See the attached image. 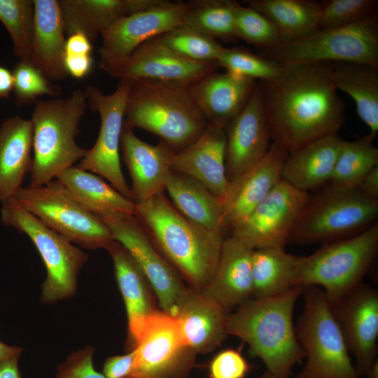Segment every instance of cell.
Segmentation results:
<instances>
[{"mask_svg": "<svg viewBox=\"0 0 378 378\" xmlns=\"http://www.w3.org/2000/svg\"><path fill=\"white\" fill-rule=\"evenodd\" d=\"M258 84L272 139L288 153L343 125L345 105L331 63L284 66L276 78Z\"/></svg>", "mask_w": 378, "mask_h": 378, "instance_id": "obj_1", "label": "cell"}, {"mask_svg": "<svg viewBox=\"0 0 378 378\" xmlns=\"http://www.w3.org/2000/svg\"><path fill=\"white\" fill-rule=\"evenodd\" d=\"M135 217L188 286L204 290L216 269L224 234L189 220L164 192L136 204Z\"/></svg>", "mask_w": 378, "mask_h": 378, "instance_id": "obj_2", "label": "cell"}, {"mask_svg": "<svg viewBox=\"0 0 378 378\" xmlns=\"http://www.w3.org/2000/svg\"><path fill=\"white\" fill-rule=\"evenodd\" d=\"M303 290L295 286L275 296L252 298L228 316L227 335L245 342L250 354L259 358L276 378H289L293 368L305 358L293 317Z\"/></svg>", "mask_w": 378, "mask_h": 378, "instance_id": "obj_3", "label": "cell"}, {"mask_svg": "<svg viewBox=\"0 0 378 378\" xmlns=\"http://www.w3.org/2000/svg\"><path fill=\"white\" fill-rule=\"evenodd\" d=\"M207 123L187 86L151 80H131L124 127L154 134L178 152L197 139Z\"/></svg>", "mask_w": 378, "mask_h": 378, "instance_id": "obj_4", "label": "cell"}, {"mask_svg": "<svg viewBox=\"0 0 378 378\" xmlns=\"http://www.w3.org/2000/svg\"><path fill=\"white\" fill-rule=\"evenodd\" d=\"M86 109V97L80 89L65 98L40 99L34 104L30 119L33 127L30 186L48 183L84 157L88 149L80 147L76 139Z\"/></svg>", "mask_w": 378, "mask_h": 378, "instance_id": "obj_5", "label": "cell"}, {"mask_svg": "<svg viewBox=\"0 0 378 378\" xmlns=\"http://www.w3.org/2000/svg\"><path fill=\"white\" fill-rule=\"evenodd\" d=\"M377 249V224L351 237L326 242L312 254L300 256L294 286H321L332 304L362 284Z\"/></svg>", "mask_w": 378, "mask_h": 378, "instance_id": "obj_6", "label": "cell"}, {"mask_svg": "<svg viewBox=\"0 0 378 378\" xmlns=\"http://www.w3.org/2000/svg\"><path fill=\"white\" fill-rule=\"evenodd\" d=\"M304 309L295 327L306 363L295 378H360L325 293L304 288Z\"/></svg>", "mask_w": 378, "mask_h": 378, "instance_id": "obj_7", "label": "cell"}, {"mask_svg": "<svg viewBox=\"0 0 378 378\" xmlns=\"http://www.w3.org/2000/svg\"><path fill=\"white\" fill-rule=\"evenodd\" d=\"M282 66L355 62L378 66L377 14L356 23L320 29L302 38L259 51Z\"/></svg>", "mask_w": 378, "mask_h": 378, "instance_id": "obj_8", "label": "cell"}, {"mask_svg": "<svg viewBox=\"0 0 378 378\" xmlns=\"http://www.w3.org/2000/svg\"><path fill=\"white\" fill-rule=\"evenodd\" d=\"M377 215L378 200L358 188L344 190L328 185L309 199L288 243L304 245L349 237L370 227Z\"/></svg>", "mask_w": 378, "mask_h": 378, "instance_id": "obj_9", "label": "cell"}, {"mask_svg": "<svg viewBox=\"0 0 378 378\" xmlns=\"http://www.w3.org/2000/svg\"><path fill=\"white\" fill-rule=\"evenodd\" d=\"M1 203L2 223L25 234L45 265L47 275L41 286V301L54 303L74 295L78 275L87 261L88 255L44 225L13 198Z\"/></svg>", "mask_w": 378, "mask_h": 378, "instance_id": "obj_10", "label": "cell"}, {"mask_svg": "<svg viewBox=\"0 0 378 378\" xmlns=\"http://www.w3.org/2000/svg\"><path fill=\"white\" fill-rule=\"evenodd\" d=\"M12 198L47 227L84 248L106 249L115 240L102 220L83 208L55 178L41 186L21 187Z\"/></svg>", "mask_w": 378, "mask_h": 378, "instance_id": "obj_11", "label": "cell"}, {"mask_svg": "<svg viewBox=\"0 0 378 378\" xmlns=\"http://www.w3.org/2000/svg\"><path fill=\"white\" fill-rule=\"evenodd\" d=\"M130 346L134 365L127 378H187L195 366L177 319L162 310L148 316Z\"/></svg>", "mask_w": 378, "mask_h": 378, "instance_id": "obj_12", "label": "cell"}, {"mask_svg": "<svg viewBox=\"0 0 378 378\" xmlns=\"http://www.w3.org/2000/svg\"><path fill=\"white\" fill-rule=\"evenodd\" d=\"M131 80H120L115 90L104 94L95 85H88L84 92L92 111L100 116V130L94 146L88 149L77 165L106 179L116 190L132 200L130 188L122 172L120 159V136L125 108Z\"/></svg>", "mask_w": 378, "mask_h": 378, "instance_id": "obj_13", "label": "cell"}, {"mask_svg": "<svg viewBox=\"0 0 378 378\" xmlns=\"http://www.w3.org/2000/svg\"><path fill=\"white\" fill-rule=\"evenodd\" d=\"M311 196L281 179L244 218L230 228L253 250L285 247L289 236Z\"/></svg>", "mask_w": 378, "mask_h": 378, "instance_id": "obj_14", "label": "cell"}, {"mask_svg": "<svg viewBox=\"0 0 378 378\" xmlns=\"http://www.w3.org/2000/svg\"><path fill=\"white\" fill-rule=\"evenodd\" d=\"M130 253L148 281L160 310L174 316L188 286L155 247L134 216L102 220Z\"/></svg>", "mask_w": 378, "mask_h": 378, "instance_id": "obj_15", "label": "cell"}, {"mask_svg": "<svg viewBox=\"0 0 378 378\" xmlns=\"http://www.w3.org/2000/svg\"><path fill=\"white\" fill-rule=\"evenodd\" d=\"M188 8V2L162 0L118 20L101 35L99 67L104 71L119 64L145 41L183 24Z\"/></svg>", "mask_w": 378, "mask_h": 378, "instance_id": "obj_16", "label": "cell"}, {"mask_svg": "<svg viewBox=\"0 0 378 378\" xmlns=\"http://www.w3.org/2000/svg\"><path fill=\"white\" fill-rule=\"evenodd\" d=\"M217 68V64L196 62L179 55L156 36L140 45L125 61L104 71L120 80H151L188 87Z\"/></svg>", "mask_w": 378, "mask_h": 378, "instance_id": "obj_17", "label": "cell"}, {"mask_svg": "<svg viewBox=\"0 0 378 378\" xmlns=\"http://www.w3.org/2000/svg\"><path fill=\"white\" fill-rule=\"evenodd\" d=\"M360 375L366 377L377 359L378 292L363 283L344 298L329 304Z\"/></svg>", "mask_w": 378, "mask_h": 378, "instance_id": "obj_18", "label": "cell"}, {"mask_svg": "<svg viewBox=\"0 0 378 378\" xmlns=\"http://www.w3.org/2000/svg\"><path fill=\"white\" fill-rule=\"evenodd\" d=\"M225 132V169L230 183L259 162L270 146L271 133L259 84Z\"/></svg>", "mask_w": 378, "mask_h": 378, "instance_id": "obj_19", "label": "cell"}, {"mask_svg": "<svg viewBox=\"0 0 378 378\" xmlns=\"http://www.w3.org/2000/svg\"><path fill=\"white\" fill-rule=\"evenodd\" d=\"M288 155L282 146L273 141L259 162L230 183L220 200L223 233L250 214L281 179Z\"/></svg>", "mask_w": 378, "mask_h": 378, "instance_id": "obj_20", "label": "cell"}, {"mask_svg": "<svg viewBox=\"0 0 378 378\" xmlns=\"http://www.w3.org/2000/svg\"><path fill=\"white\" fill-rule=\"evenodd\" d=\"M120 148L131 177L130 191L136 204L164 192L175 150L162 139L156 145L148 144L124 126Z\"/></svg>", "mask_w": 378, "mask_h": 378, "instance_id": "obj_21", "label": "cell"}, {"mask_svg": "<svg viewBox=\"0 0 378 378\" xmlns=\"http://www.w3.org/2000/svg\"><path fill=\"white\" fill-rule=\"evenodd\" d=\"M226 132L214 124L172 160V171L192 177L221 200L229 186L225 169Z\"/></svg>", "mask_w": 378, "mask_h": 378, "instance_id": "obj_22", "label": "cell"}, {"mask_svg": "<svg viewBox=\"0 0 378 378\" xmlns=\"http://www.w3.org/2000/svg\"><path fill=\"white\" fill-rule=\"evenodd\" d=\"M256 85L253 79L214 71L188 88L206 122L225 130L246 106Z\"/></svg>", "mask_w": 378, "mask_h": 378, "instance_id": "obj_23", "label": "cell"}, {"mask_svg": "<svg viewBox=\"0 0 378 378\" xmlns=\"http://www.w3.org/2000/svg\"><path fill=\"white\" fill-rule=\"evenodd\" d=\"M229 314L227 309L188 286L174 316L186 344L197 355L212 351L221 344L227 335Z\"/></svg>", "mask_w": 378, "mask_h": 378, "instance_id": "obj_24", "label": "cell"}, {"mask_svg": "<svg viewBox=\"0 0 378 378\" xmlns=\"http://www.w3.org/2000/svg\"><path fill=\"white\" fill-rule=\"evenodd\" d=\"M253 250L236 237L225 238L215 272L205 295L229 309L253 298L251 260Z\"/></svg>", "mask_w": 378, "mask_h": 378, "instance_id": "obj_25", "label": "cell"}, {"mask_svg": "<svg viewBox=\"0 0 378 378\" xmlns=\"http://www.w3.org/2000/svg\"><path fill=\"white\" fill-rule=\"evenodd\" d=\"M162 0H59L65 34L85 35L92 43L118 20L154 7Z\"/></svg>", "mask_w": 378, "mask_h": 378, "instance_id": "obj_26", "label": "cell"}, {"mask_svg": "<svg viewBox=\"0 0 378 378\" xmlns=\"http://www.w3.org/2000/svg\"><path fill=\"white\" fill-rule=\"evenodd\" d=\"M34 31L30 63L51 81L69 76L64 66L65 31L57 0H34Z\"/></svg>", "mask_w": 378, "mask_h": 378, "instance_id": "obj_27", "label": "cell"}, {"mask_svg": "<svg viewBox=\"0 0 378 378\" xmlns=\"http://www.w3.org/2000/svg\"><path fill=\"white\" fill-rule=\"evenodd\" d=\"M55 179L83 208L102 220L136 214V204L97 174L74 165L57 174Z\"/></svg>", "mask_w": 378, "mask_h": 378, "instance_id": "obj_28", "label": "cell"}, {"mask_svg": "<svg viewBox=\"0 0 378 378\" xmlns=\"http://www.w3.org/2000/svg\"><path fill=\"white\" fill-rule=\"evenodd\" d=\"M106 250L112 258L115 280L125 303L131 344L148 316L158 310L153 290L138 264L120 243L114 240Z\"/></svg>", "mask_w": 378, "mask_h": 378, "instance_id": "obj_29", "label": "cell"}, {"mask_svg": "<svg viewBox=\"0 0 378 378\" xmlns=\"http://www.w3.org/2000/svg\"><path fill=\"white\" fill-rule=\"evenodd\" d=\"M33 127L20 115L5 119L0 125V201L12 198L30 173L33 161Z\"/></svg>", "mask_w": 378, "mask_h": 378, "instance_id": "obj_30", "label": "cell"}, {"mask_svg": "<svg viewBox=\"0 0 378 378\" xmlns=\"http://www.w3.org/2000/svg\"><path fill=\"white\" fill-rule=\"evenodd\" d=\"M342 141L337 133L332 134L288 153L281 178L306 192L330 181Z\"/></svg>", "mask_w": 378, "mask_h": 378, "instance_id": "obj_31", "label": "cell"}, {"mask_svg": "<svg viewBox=\"0 0 378 378\" xmlns=\"http://www.w3.org/2000/svg\"><path fill=\"white\" fill-rule=\"evenodd\" d=\"M331 78L337 91L354 101L360 118L375 139L378 132V66L355 62L331 63Z\"/></svg>", "mask_w": 378, "mask_h": 378, "instance_id": "obj_32", "label": "cell"}, {"mask_svg": "<svg viewBox=\"0 0 378 378\" xmlns=\"http://www.w3.org/2000/svg\"><path fill=\"white\" fill-rule=\"evenodd\" d=\"M165 190L170 201L183 216L207 230L224 234L221 230V202L201 183L190 176L172 171Z\"/></svg>", "mask_w": 378, "mask_h": 378, "instance_id": "obj_33", "label": "cell"}, {"mask_svg": "<svg viewBox=\"0 0 378 378\" xmlns=\"http://www.w3.org/2000/svg\"><path fill=\"white\" fill-rule=\"evenodd\" d=\"M246 2L274 24L281 42L298 40L318 29L320 2L310 0H248Z\"/></svg>", "mask_w": 378, "mask_h": 378, "instance_id": "obj_34", "label": "cell"}, {"mask_svg": "<svg viewBox=\"0 0 378 378\" xmlns=\"http://www.w3.org/2000/svg\"><path fill=\"white\" fill-rule=\"evenodd\" d=\"M299 258L287 253L281 247L253 250L251 260L253 298L275 296L295 287Z\"/></svg>", "mask_w": 378, "mask_h": 378, "instance_id": "obj_35", "label": "cell"}, {"mask_svg": "<svg viewBox=\"0 0 378 378\" xmlns=\"http://www.w3.org/2000/svg\"><path fill=\"white\" fill-rule=\"evenodd\" d=\"M369 134L354 141H342L330 186L339 189L358 188L362 180L378 166V149Z\"/></svg>", "mask_w": 378, "mask_h": 378, "instance_id": "obj_36", "label": "cell"}, {"mask_svg": "<svg viewBox=\"0 0 378 378\" xmlns=\"http://www.w3.org/2000/svg\"><path fill=\"white\" fill-rule=\"evenodd\" d=\"M183 24L216 40L231 41L237 38L234 14L239 4L233 0L189 1Z\"/></svg>", "mask_w": 378, "mask_h": 378, "instance_id": "obj_37", "label": "cell"}, {"mask_svg": "<svg viewBox=\"0 0 378 378\" xmlns=\"http://www.w3.org/2000/svg\"><path fill=\"white\" fill-rule=\"evenodd\" d=\"M0 21L20 61L30 62L34 31V0H0Z\"/></svg>", "mask_w": 378, "mask_h": 378, "instance_id": "obj_38", "label": "cell"}, {"mask_svg": "<svg viewBox=\"0 0 378 378\" xmlns=\"http://www.w3.org/2000/svg\"><path fill=\"white\" fill-rule=\"evenodd\" d=\"M162 43L179 55L193 62L214 64L223 48L217 40L181 24L158 36Z\"/></svg>", "mask_w": 378, "mask_h": 378, "instance_id": "obj_39", "label": "cell"}, {"mask_svg": "<svg viewBox=\"0 0 378 378\" xmlns=\"http://www.w3.org/2000/svg\"><path fill=\"white\" fill-rule=\"evenodd\" d=\"M218 66L232 74L261 81L276 78L284 69L277 62L241 47H223Z\"/></svg>", "mask_w": 378, "mask_h": 378, "instance_id": "obj_40", "label": "cell"}, {"mask_svg": "<svg viewBox=\"0 0 378 378\" xmlns=\"http://www.w3.org/2000/svg\"><path fill=\"white\" fill-rule=\"evenodd\" d=\"M234 31L237 38L255 46L258 51L281 42L277 29L267 17L253 8L239 3L235 10Z\"/></svg>", "mask_w": 378, "mask_h": 378, "instance_id": "obj_41", "label": "cell"}, {"mask_svg": "<svg viewBox=\"0 0 378 378\" xmlns=\"http://www.w3.org/2000/svg\"><path fill=\"white\" fill-rule=\"evenodd\" d=\"M12 73L13 92L18 107L35 104L42 95L59 97L62 94L60 86L53 84L30 62L19 61Z\"/></svg>", "mask_w": 378, "mask_h": 378, "instance_id": "obj_42", "label": "cell"}, {"mask_svg": "<svg viewBox=\"0 0 378 378\" xmlns=\"http://www.w3.org/2000/svg\"><path fill=\"white\" fill-rule=\"evenodd\" d=\"M318 29L344 27L377 14V0H326L320 2Z\"/></svg>", "mask_w": 378, "mask_h": 378, "instance_id": "obj_43", "label": "cell"}, {"mask_svg": "<svg viewBox=\"0 0 378 378\" xmlns=\"http://www.w3.org/2000/svg\"><path fill=\"white\" fill-rule=\"evenodd\" d=\"M251 365L241 353L226 349L216 354L208 365L209 378H246Z\"/></svg>", "mask_w": 378, "mask_h": 378, "instance_id": "obj_44", "label": "cell"}, {"mask_svg": "<svg viewBox=\"0 0 378 378\" xmlns=\"http://www.w3.org/2000/svg\"><path fill=\"white\" fill-rule=\"evenodd\" d=\"M94 350L86 346L73 353L57 368L56 378H106L94 365Z\"/></svg>", "mask_w": 378, "mask_h": 378, "instance_id": "obj_45", "label": "cell"}, {"mask_svg": "<svg viewBox=\"0 0 378 378\" xmlns=\"http://www.w3.org/2000/svg\"><path fill=\"white\" fill-rule=\"evenodd\" d=\"M135 353H128L108 358L103 366L102 374L106 378H127L134 365Z\"/></svg>", "mask_w": 378, "mask_h": 378, "instance_id": "obj_46", "label": "cell"}, {"mask_svg": "<svg viewBox=\"0 0 378 378\" xmlns=\"http://www.w3.org/2000/svg\"><path fill=\"white\" fill-rule=\"evenodd\" d=\"M64 66L69 76L80 79L90 72L93 59L91 55H65Z\"/></svg>", "mask_w": 378, "mask_h": 378, "instance_id": "obj_47", "label": "cell"}, {"mask_svg": "<svg viewBox=\"0 0 378 378\" xmlns=\"http://www.w3.org/2000/svg\"><path fill=\"white\" fill-rule=\"evenodd\" d=\"M92 43L83 34L76 33L68 36L65 43V55H91Z\"/></svg>", "mask_w": 378, "mask_h": 378, "instance_id": "obj_48", "label": "cell"}, {"mask_svg": "<svg viewBox=\"0 0 378 378\" xmlns=\"http://www.w3.org/2000/svg\"><path fill=\"white\" fill-rule=\"evenodd\" d=\"M358 189L368 197L378 200V166L372 168L366 174Z\"/></svg>", "mask_w": 378, "mask_h": 378, "instance_id": "obj_49", "label": "cell"}, {"mask_svg": "<svg viewBox=\"0 0 378 378\" xmlns=\"http://www.w3.org/2000/svg\"><path fill=\"white\" fill-rule=\"evenodd\" d=\"M13 90L12 71L0 65V99H9Z\"/></svg>", "mask_w": 378, "mask_h": 378, "instance_id": "obj_50", "label": "cell"}, {"mask_svg": "<svg viewBox=\"0 0 378 378\" xmlns=\"http://www.w3.org/2000/svg\"><path fill=\"white\" fill-rule=\"evenodd\" d=\"M20 356L11 357L0 363V378H21L18 367Z\"/></svg>", "mask_w": 378, "mask_h": 378, "instance_id": "obj_51", "label": "cell"}, {"mask_svg": "<svg viewBox=\"0 0 378 378\" xmlns=\"http://www.w3.org/2000/svg\"><path fill=\"white\" fill-rule=\"evenodd\" d=\"M22 351L21 347L7 345L0 341V363L11 357L20 356Z\"/></svg>", "mask_w": 378, "mask_h": 378, "instance_id": "obj_52", "label": "cell"}, {"mask_svg": "<svg viewBox=\"0 0 378 378\" xmlns=\"http://www.w3.org/2000/svg\"><path fill=\"white\" fill-rule=\"evenodd\" d=\"M368 378H378V361L377 359L371 366L367 376Z\"/></svg>", "mask_w": 378, "mask_h": 378, "instance_id": "obj_53", "label": "cell"}, {"mask_svg": "<svg viewBox=\"0 0 378 378\" xmlns=\"http://www.w3.org/2000/svg\"><path fill=\"white\" fill-rule=\"evenodd\" d=\"M259 378H276V377L274 376L273 374H272L270 372L266 371Z\"/></svg>", "mask_w": 378, "mask_h": 378, "instance_id": "obj_54", "label": "cell"}]
</instances>
